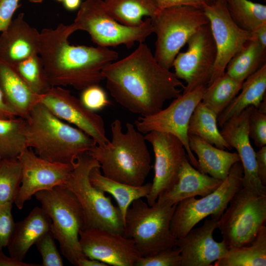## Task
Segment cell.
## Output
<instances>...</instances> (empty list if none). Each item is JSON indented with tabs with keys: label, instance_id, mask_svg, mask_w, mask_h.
Returning <instances> with one entry per match:
<instances>
[{
	"label": "cell",
	"instance_id": "cell-1",
	"mask_svg": "<svg viewBox=\"0 0 266 266\" xmlns=\"http://www.w3.org/2000/svg\"><path fill=\"white\" fill-rule=\"evenodd\" d=\"M101 73L114 100L141 116L158 112L185 88L174 73L157 62L144 42L128 56L107 65Z\"/></svg>",
	"mask_w": 266,
	"mask_h": 266
},
{
	"label": "cell",
	"instance_id": "cell-2",
	"mask_svg": "<svg viewBox=\"0 0 266 266\" xmlns=\"http://www.w3.org/2000/svg\"><path fill=\"white\" fill-rule=\"evenodd\" d=\"M77 28L63 23L40 33L38 55L52 87L70 86L83 90L104 80L102 69L116 61L118 53L108 47L73 45L68 39Z\"/></svg>",
	"mask_w": 266,
	"mask_h": 266
},
{
	"label": "cell",
	"instance_id": "cell-3",
	"mask_svg": "<svg viewBox=\"0 0 266 266\" xmlns=\"http://www.w3.org/2000/svg\"><path fill=\"white\" fill-rule=\"evenodd\" d=\"M25 119L27 148L49 162L73 165L78 156L97 145L83 131L60 119L40 103L34 105Z\"/></svg>",
	"mask_w": 266,
	"mask_h": 266
},
{
	"label": "cell",
	"instance_id": "cell-4",
	"mask_svg": "<svg viewBox=\"0 0 266 266\" xmlns=\"http://www.w3.org/2000/svg\"><path fill=\"white\" fill-rule=\"evenodd\" d=\"M111 140L108 145H96L87 153L98 162L103 175L132 186L144 184L151 168V156L146 140L135 126L127 123L124 132L121 121L111 124Z\"/></svg>",
	"mask_w": 266,
	"mask_h": 266
},
{
	"label": "cell",
	"instance_id": "cell-5",
	"mask_svg": "<svg viewBox=\"0 0 266 266\" xmlns=\"http://www.w3.org/2000/svg\"><path fill=\"white\" fill-rule=\"evenodd\" d=\"M176 204L159 197L152 205L141 198L131 204L125 216L123 235L133 241L141 257L175 246L176 238L170 225Z\"/></svg>",
	"mask_w": 266,
	"mask_h": 266
},
{
	"label": "cell",
	"instance_id": "cell-6",
	"mask_svg": "<svg viewBox=\"0 0 266 266\" xmlns=\"http://www.w3.org/2000/svg\"><path fill=\"white\" fill-rule=\"evenodd\" d=\"M97 166L100 167L98 162L87 153L80 155L64 185L81 204L84 219L82 230L98 228L123 234L124 222L118 207L90 182V173Z\"/></svg>",
	"mask_w": 266,
	"mask_h": 266
},
{
	"label": "cell",
	"instance_id": "cell-7",
	"mask_svg": "<svg viewBox=\"0 0 266 266\" xmlns=\"http://www.w3.org/2000/svg\"><path fill=\"white\" fill-rule=\"evenodd\" d=\"M34 196L51 220V231L59 242L61 253L71 264L78 266L79 261L86 257L79 243L84 219L78 199L64 185Z\"/></svg>",
	"mask_w": 266,
	"mask_h": 266
},
{
	"label": "cell",
	"instance_id": "cell-8",
	"mask_svg": "<svg viewBox=\"0 0 266 266\" xmlns=\"http://www.w3.org/2000/svg\"><path fill=\"white\" fill-rule=\"evenodd\" d=\"M150 18L156 36L154 56L167 69L173 66L176 56L191 36L209 23L202 9L191 6L159 8Z\"/></svg>",
	"mask_w": 266,
	"mask_h": 266
},
{
	"label": "cell",
	"instance_id": "cell-9",
	"mask_svg": "<svg viewBox=\"0 0 266 266\" xmlns=\"http://www.w3.org/2000/svg\"><path fill=\"white\" fill-rule=\"evenodd\" d=\"M266 221V194L241 187L232 197L218 221L228 248L250 244Z\"/></svg>",
	"mask_w": 266,
	"mask_h": 266
},
{
	"label": "cell",
	"instance_id": "cell-10",
	"mask_svg": "<svg viewBox=\"0 0 266 266\" xmlns=\"http://www.w3.org/2000/svg\"><path fill=\"white\" fill-rule=\"evenodd\" d=\"M73 23L78 30L87 32L95 43L103 47L123 44L130 48L136 42H144L153 33L150 18L138 26H125L109 14L103 0L82 2Z\"/></svg>",
	"mask_w": 266,
	"mask_h": 266
},
{
	"label": "cell",
	"instance_id": "cell-11",
	"mask_svg": "<svg viewBox=\"0 0 266 266\" xmlns=\"http://www.w3.org/2000/svg\"><path fill=\"white\" fill-rule=\"evenodd\" d=\"M243 167L240 161L231 167L226 179L212 193L196 199L191 197L177 203L170 229L173 236H185L200 221L211 216L219 219L233 195L242 187Z\"/></svg>",
	"mask_w": 266,
	"mask_h": 266
},
{
	"label": "cell",
	"instance_id": "cell-12",
	"mask_svg": "<svg viewBox=\"0 0 266 266\" xmlns=\"http://www.w3.org/2000/svg\"><path fill=\"white\" fill-rule=\"evenodd\" d=\"M206 87L202 86L182 93L166 108L149 116H140L134 122L136 129L142 134L158 131L171 133L178 138L183 144L190 163L197 169L199 164L190 148L188 129L190 117L201 101Z\"/></svg>",
	"mask_w": 266,
	"mask_h": 266
},
{
	"label": "cell",
	"instance_id": "cell-13",
	"mask_svg": "<svg viewBox=\"0 0 266 266\" xmlns=\"http://www.w3.org/2000/svg\"><path fill=\"white\" fill-rule=\"evenodd\" d=\"M187 43V50L179 53L173 63L177 78L186 83L183 93L209 83L217 55L209 23L200 27Z\"/></svg>",
	"mask_w": 266,
	"mask_h": 266
},
{
	"label": "cell",
	"instance_id": "cell-14",
	"mask_svg": "<svg viewBox=\"0 0 266 266\" xmlns=\"http://www.w3.org/2000/svg\"><path fill=\"white\" fill-rule=\"evenodd\" d=\"M207 16L216 48V59L208 85L225 72L231 59L253 38L251 32L239 27L228 11L226 0H216L204 4L202 7Z\"/></svg>",
	"mask_w": 266,
	"mask_h": 266
},
{
	"label": "cell",
	"instance_id": "cell-15",
	"mask_svg": "<svg viewBox=\"0 0 266 266\" xmlns=\"http://www.w3.org/2000/svg\"><path fill=\"white\" fill-rule=\"evenodd\" d=\"M145 134L155 155L154 177L151 190L146 197L148 204L152 205L160 195L176 184L182 164L188 157L183 144L175 135L158 131Z\"/></svg>",
	"mask_w": 266,
	"mask_h": 266
},
{
	"label": "cell",
	"instance_id": "cell-16",
	"mask_svg": "<svg viewBox=\"0 0 266 266\" xmlns=\"http://www.w3.org/2000/svg\"><path fill=\"white\" fill-rule=\"evenodd\" d=\"M38 102L60 119L83 131L97 145L103 147L109 144L101 116L86 108L70 91L63 87H51L38 96Z\"/></svg>",
	"mask_w": 266,
	"mask_h": 266
},
{
	"label": "cell",
	"instance_id": "cell-17",
	"mask_svg": "<svg viewBox=\"0 0 266 266\" xmlns=\"http://www.w3.org/2000/svg\"><path fill=\"white\" fill-rule=\"evenodd\" d=\"M17 158L21 165L22 181L14 203L19 209L36 193L64 185L73 168L71 164L41 158L29 148L22 151Z\"/></svg>",
	"mask_w": 266,
	"mask_h": 266
},
{
	"label": "cell",
	"instance_id": "cell-18",
	"mask_svg": "<svg viewBox=\"0 0 266 266\" xmlns=\"http://www.w3.org/2000/svg\"><path fill=\"white\" fill-rule=\"evenodd\" d=\"M84 255L113 266H135L141 257L133 241L123 234L104 229L91 228L79 233Z\"/></svg>",
	"mask_w": 266,
	"mask_h": 266
},
{
	"label": "cell",
	"instance_id": "cell-19",
	"mask_svg": "<svg viewBox=\"0 0 266 266\" xmlns=\"http://www.w3.org/2000/svg\"><path fill=\"white\" fill-rule=\"evenodd\" d=\"M254 106L245 108L239 114L227 120L221 127L220 133L227 143L237 151L243 167L242 186L266 194L257 174L255 151L249 135V117Z\"/></svg>",
	"mask_w": 266,
	"mask_h": 266
},
{
	"label": "cell",
	"instance_id": "cell-20",
	"mask_svg": "<svg viewBox=\"0 0 266 266\" xmlns=\"http://www.w3.org/2000/svg\"><path fill=\"white\" fill-rule=\"evenodd\" d=\"M218 220L206 219L202 226L176 238L175 246L180 250V266H210L225 255L228 246L223 240L215 241L213 236Z\"/></svg>",
	"mask_w": 266,
	"mask_h": 266
},
{
	"label": "cell",
	"instance_id": "cell-21",
	"mask_svg": "<svg viewBox=\"0 0 266 266\" xmlns=\"http://www.w3.org/2000/svg\"><path fill=\"white\" fill-rule=\"evenodd\" d=\"M40 33L20 13L0 33V60L14 67L19 63L38 55Z\"/></svg>",
	"mask_w": 266,
	"mask_h": 266
},
{
	"label": "cell",
	"instance_id": "cell-22",
	"mask_svg": "<svg viewBox=\"0 0 266 266\" xmlns=\"http://www.w3.org/2000/svg\"><path fill=\"white\" fill-rule=\"evenodd\" d=\"M51 220L42 207L36 206L22 220L15 223L7 245L9 256L23 261L30 248L51 231Z\"/></svg>",
	"mask_w": 266,
	"mask_h": 266
},
{
	"label": "cell",
	"instance_id": "cell-23",
	"mask_svg": "<svg viewBox=\"0 0 266 266\" xmlns=\"http://www.w3.org/2000/svg\"><path fill=\"white\" fill-rule=\"evenodd\" d=\"M222 182L223 180L200 172L186 159L180 169L176 184L158 198L175 204L191 197H204L215 190Z\"/></svg>",
	"mask_w": 266,
	"mask_h": 266
},
{
	"label": "cell",
	"instance_id": "cell-24",
	"mask_svg": "<svg viewBox=\"0 0 266 266\" xmlns=\"http://www.w3.org/2000/svg\"><path fill=\"white\" fill-rule=\"evenodd\" d=\"M189 143L198 157V170L214 178L224 180L233 165L240 161L237 153L218 148L198 136L189 135Z\"/></svg>",
	"mask_w": 266,
	"mask_h": 266
},
{
	"label": "cell",
	"instance_id": "cell-25",
	"mask_svg": "<svg viewBox=\"0 0 266 266\" xmlns=\"http://www.w3.org/2000/svg\"><path fill=\"white\" fill-rule=\"evenodd\" d=\"M0 88L6 102L18 117L26 119L38 103L39 95L32 92L12 66L0 60Z\"/></svg>",
	"mask_w": 266,
	"mask_h": 266
},
{
	"label": "cell",
	"instance_id": "cell-26",
	"mask_svg": "<svg viewBox=\"0 0 266 266\" xmlns=\"http://www.w3.org/2000/svg\"><path fill=\"white\" fill-rule=\"evenodd\" d=\"M266 91V64L243 81L240 93L218 115V125L222 127L229 119L239 114L249 106L258 108L264 100Z\"/></svg>",
	"mask_w": 266,
	"mask_h": 266
},
{
	"label": "cell",
	"instance_id": "cell-27",
	"mask_svg": "<svg viewBox=\"0 0 266 266\" xmlns=\"http://www.w3.org/2000/svg\"><path fill=\"white\" fill-rule=\"evenodd\" d=\"M89 179L93 186L103 193L111 194L116 200L125 223L126 212L132 202L146 197L152 188V183L132 186L116 181L105 177L100 166L94 167L89 174Z\"/></svg>",
	"mask_w": 266,
	"mask_h": 266
},
{
	"label": "cell",
	"instance_id": "cell-28",
	"mask_svg": "<svg viewBox=\"0 0 266 266\" xmlns=\"http://www.w3.org/2000/svg\"><path fill=\"white\" fill-rule=\"evenodd\" d=\"M266 48L253 37L231 59L225 72L234 79L243 82L266 64Z\"/></svg>",
	"mask_w": 266,
	"mask_h": 266
},
{
	"label": "cell",
	"instance_id": "cell-29",
	"mask_svg": "<svg viewBox=\"0 0 266 266\" xmlns=\"http://www.w3.org/2000/svg\"><path fill=\"white\" fill-rule=\"evenodd\" d=\"M215 266H266V226L263 225L249 245L229 248Z\"/></svg>",
	"mask_w": 266,
	"mask_h": 266
},
{
	"label": "cell",
	"instance_id": "cell-30",
	"mask_svg": "<svg viewBox=\"0 0 266 266\" xmlns=\"http://www.w3.org/2000/svg\"><path fill=\"white\" fill-rule=\"evenodd\" d=\"M109 14L129 27L141 25L145 16L152 18L159 9L155 0H103Z\"/></svg>",
	"mask_w": 266,
	"mask_h": 266
},
{
	"label": "cell",
	"instance_id": "cell-31",
	"mask_svg": "<svg viewBox=\"0 0 266 266\" xmlns=\"http://www.w3.org/2000/svg\"><path fill=\"white\" fill-rule=\"evenodd\" d=\"M217 117L214 111L200 101L189 120L188 135L198 136L218 148L231 150L218 128Z\"/></svg>",
	"mask_w": 266,
	"mask_h": 266
},
{
	"label": "cell",
	"instance_id": "cell-32",
	"mask_svg": "<svg viewBox=\"0 0 266 266\" xmlns=\"http://www.w3.org/2000/svg\"><path fill=\"white\" fill-rule=\"evenodd\" d=\"M242 83L225 72L206 86L201 101L218 116L238 94Z\"/></svg>",
	"mask_w": 266,
	"mask_h": 266
},
{
	"label": "cell",
	"instance_id": "cell-33",
	"mask_svg": "<svg viewBox=\"0 0 266 266\" xmlns=\"http://www.w3.org/2000/svg\"><path fill=\"white\" fill-rule=\"evenodd\" d=\"M25 119H0V159L17 158L27 148Z\"/></svg>",
	"mask_w": 266,
	"mask_h": 266
},
{
	"label": "cell",
	"instance_id": "cell-34",
	"mask_svg": "<svg viewBox=\"0 0 266 266\" xmlns=\"http://www.w3.org/2000/svg\"><path fill=\"white\" fill-rule=\"evenodd\" d=\"M229 14L241 29L253 32L266 24V5L250 0H226Z\"/></svg>",
	"mask_w": 266,
	"mask_h": 266
},
{
	"label": "cell",
	"instance_id": "cell-35",
	"mask_svg": "<svg viewBox=\"0 0 266 266\" xmlns=\"http://www.w3.org/2000/svg\"><path fill=\"white\" fill-rule=\"evenodd\" d=\"M22 181V167L18 158L0 159V206L13 203Z\"/></svg>",
	"mask_w": 266,
	"mask_h": 266
},
{
	"label": "cell",
	"instance_id": "cell-36",
	"mask_svg": "<svg viewBox=\"0 0 266 266\" xmlns=\"http://www.w3.org/2000/svg\"><path fill=\"white\" fill-rule=\"evenodd\" d=\"M13 68L35 94H43L52 87L47 79L38 55L22 61Z\"/></svg>",
	"mask_w": 266,
	"mask_h": 266
},
{
	"label": "cell",
	"instance_id": "cell-37",
	"mask_svg": "<svg viewBox=\"0 0 266 266\" xmlns=\"http://www.w3.org/2000/svg\"><path fill=\"white\" fill-rule=\"evenodd\" d=\"M249 135L259 147L266 145V102L263 100L258 108L253 107L249 117Z\"/></svg>",
	"mask_w": 266,
	"mask_h": 266
},
{
	"label": "cell",
	"instance_id": "cell-38",
	"mask_svg": "<svg viewBox=\"0 0 266 266\" xmlns=\"http://www.w3.org/2000/svg\"><path fill=\"white\" fill-rule=\"evenodd\" d=\"M51 231L44 234L35 245L42 258V266H63V259Z\"/></svg>",
	"mask_w": 266,
	"mask_h": 266
},
{
	"label": "cell",
	"instance_id": "cell-39",
	"mask_svg": "<svg viewBox=\"0 0 266 266\" xmlns=\"http://www.w3.org/2000/svg\"><path fill=\"white\" fill-rule=\"evenodd\" d=\"M179 248L175 246L150 256L140 257L135 266H180Z\"/></svg>",
	"mask_w": 266,
	"mask_h": 266
},
{
	"label": "cell",
	"instance_id": "cell-40",
	"mask_svg": "<svg viewBox=\"0 0 266 266\" xmlns=\"http://www.w3.org/2000/svg\"><path fill=\"white\" fill-rule=\"evenodd\" d=\"M82 91L80 100L83 105L91 111L100 110L110 104L105 91L99 84L90 86Z\"/></svg>",
	"mask_w": 266,
	"mask_h": 266
},
{
	"label": "cell",
	"instance_id": "cell-41",
	"mask_svg": "<svg viewBox=\"0 0 266 266\" xmlns=\"http://www.w3.org/2000/svg\"><path fill=\"white\" fill-rule=\"evenodd\" d=\"M13 203L8 202L0 206V247H7L15 223L12 214Z\"/></svg>",
	"mask_w": 266,
	"mask_h": 266
},
{
	"label": "cell",
	"instance_id": "cell-42",
	"mask_svg": "<svg viewBox=\"0 0 266 266\" xmlns=\"http://www.w3.org/2000/svg\"><path fill=\"white\" fill-rule=\"evenodd\" d=\"M20 0H0V33L8 27Z\"/></svg>",
	"mask_w": 266,
	"mask_h": 266
},
{
	"label": "cell",
	"instance_id": "cell-43",
	"mask_svg": "<svg viewBox=\"0 0 266 266\" xmlns=\"http://www.w3.org/2000/svg\"><path fill=\"white\" fill-rule=\"evenodd\" d=\"M159 9L179 6H191L201 8L209 0H155Z\"/></svg>",
	"mask_w": 266,
	"mask_h": 266
},
{
	"label": "cell",
	"instance_id": "cell-44",
	"mask_svg": "<svg viewBox=\"0 0 266 266\" xmlns=\"http://www.w3.org/2000/svg\"><path fill=\"white\" fill-rule=\"evenodd\" d=\"M255 152L258 176L262 184L266 186V146Z\"/></svg>",
	"mask_w": 266,
	"mask_h": 266
},
{
	"label": "cell",
	"instance_id": "cell-45",
	"mask_svg": "<svg viewBox=\"0 0 266 266\" xmlns=\"http://www.w3.org/2000/svg\"><path fill=\"white\" fill-rule=\"evenodd\" d=\"M17 117V113L6 102L0 88V119H11Z\"/></svg>",
	"mask_w": 266,
	"mask_h": 266
},
{
	"label": "cell",
	"instance_id": "cell-46",
	"mask_svg": "<svg viewBox=\"0 0 266 266\" xmlns=\"http://www.w3.org/2000/svg\"><path fill=\"white\" fill-rule=\"evenodd\" d=\"M3 248L0 247V266H41L35 263H28L16 260L10 256H6L3 252Z\"/></svg>",
	"mask_w": 266,
	"mask_h": 266
},
{
	"label": "cell",
	"instance_id": "cell-47",
	"mask_svg": "<svg viewBox=\"0 0 266 266\" xmlns=\"http://www.w3.org/2000/svg\"><path fill=\"white\" fill-rule=\"evenodd\" d=\"M253 37L256 39L261 45L266 48V24H264L252 32Z\"/></svg>",
	"mask_w": 266,
	"mask_h": 266
},
{
	"label": "cell",
	"instance_id": "cell-48",
	"mask_svg": "<svg viewBox=\"0 0 266 266\" xmlns=\"http://www.w3.org/2000/svg\"><path fill=\"white\" fill-rule=\"evenodd\" d=\"M108 265L96 259L84 257L80 260L78 266H107Z\"/></svg>",
	"mask_w": 266,
	"mask_h": 266
},
{
	"label": "cell",
	"instance_id": "cell-49",
	"mask_svg": "<svg viewBox=\"0 0 266 266\" xmlns=\"http://www.w3.org/2000/svg\"><path fill=\"white\" fill-rule=\"evenodd\" d=\"M65 7L68 10H75L80 7L81 2V0H64Z\"/></svg>",
	"mask_w": 266,
	"mask_h": 266
},
{
	"label": "cell",
	"instance_id": "cell-50",
	"mask_svg": "<svg viewBox=\"0 0 266 266\" xmlns=\"http://www.w3.org/2000/svg\"><path fill=\"white\" fill-rule=\"evenodd\" d=\"M30 2H33V3H40L43 0H29Z\"/></svg>",
	"mask_w": 266,
	"mask_h": 266
},
{
	"label": "cell",
	"instance_id": "cell-51",
	"mask_svg": "<svg viewBox=\"0 0 266 266\" xmlns=\"http://www.w3.org/2000/svg\"><path fill=\"white\" fill-rule=\"evenodd\" d=\"M58 0V1H64V0Z\"/></svg>",
	"mask_w": 266,
	"mask_h": 266
},
{
	"label": "cell",
	"instance_id": "cell-52",
	"mask_svg": "<svg viewBox=\"0 0 266 266\" xmlns=\"http://www.w3.org/2000/svg\"><path fill=\"white\" fill-rule=\"evenodd\" d=\"M215 0H209L210 1H215Z\"/></svg>",
	"mask_w": 266,
	"mask_h": 266
},
{
	"label": "cell",
	"instance_id": "cell-53",
	"mask_svg": "<svg viewBox=\"0 0 266 266\" xmlns=\"http://www.w3.org/2000/svg\"></svg>",
	"mask_w": 266,
	"mask_h": 266
}]
</instances>
